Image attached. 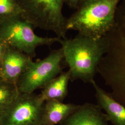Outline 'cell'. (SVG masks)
Instances as JSON below:
<instances>
[{
	"mask_svg": "<svg viewBox=\"0 0 125 125\" xmlns=\"http://www.w3.org/2000/svg\"></svg>",
	"mask_w": 125,
	"mask_h": 125,
	"instance_id": "e0dca14e",
	"label": "cell"
},
{
	"mask_svg": "<svg viewBox=\"0 0 125 125\" xmlns=\"http://www.w3.org/2000/svg\"><path fill=\"white\" fill-rule=\"evenodd\" d=\"M19 94L16 84L0 79V114L17 98Z\"/></svg>",
	"mask_w": 125,
	"mask_h": 125,
	"instance_id": "7c38bea8",
	"label": "cell"
},
{
	"mask_svg": "<svg viewBox=\"0 0 125 125\" xmlns=\"http://www.w3.org/2000/svg\"><path fill=\"white\" fill-rule=\"evenodd\" d=\"M8 46L5 41L0 38V61Z\"/></svg>",
	"mask_w": 125,
	"mask_h": 125,
	"instance_id": "9a60e30c",
	"label": "cell"
},
{
	"mask_svg": "<svg viewBox=\"0 0 125 125\" xmlns=\"http://www.w3.org/2000/svg\"><path fill=\"white\" fill-rule=\"evenodd\" d=\"M71 80L69 71L62 72L43 88L40 96L45 102L48 100H57L62 102L68 94V87Z\"/></svg>",
	"mask_w": 125,
	"mask_h": 125,
	"instance_id": "8fae6325",
	"label": "cell"
},
{
	"mask_svg": "<svg viewBox=\"0 0 125 125\" xmlns=\"http://www.w3.org/2000/svg\"><path fill=\"white\" fill-rule=\"evenodd\" d=\"M81 0H63V2L71 8L76 9Z\"/></svg>",
	"mask_w": 125,
	"mask_h": 125,
	"instance_id": "5bb4252c",
	"label": "cell"
},
{
	"mask_svg": "<svg viewBox=\"0 0 125 125\" xmlns=\"http://www.w3.org/2000/svg\"><path fill=\"white\" fill-rule=\"evenodd\" d=\"M95 90L97 105L105 112L113 125H125V107L116 101L94 80L91 83Z\"/></svg>",
	"mask_w": 125,
	"mask_h": 125,
	"instance_id": "9c48e42d",
	"label": "cell"
},
{
	"mask_svg": "<svg viewBox=\"0 0 125 125\" xmlns=\"http://www.w3.org/2000/svg\"><path fill=\"white\" fill-rule=\"evenodd\" d=\"M63 59L69 67L71 81L91 83L99 62L107 49L104 37L94 39L78 34L72 39H61Z\"/></svg>",
	"mask_w": 125,
	"mask_h": 125,
	"instance_id": "6da1fadb",
	"label": "cell"
},
{
	"mask_svg": "<svg viewBox=\"0 0 125 125\" xmlns=\"http://www.w3.org/2000/svg\"><path fill=\"white\" fill-rule=\"evenodd\" d=\"M79 105L72 103H64L57 100L45 101L42 124L59 125L72 115Z\"/></svg>",
	"mask_w": 125,
	"mask_h": 125,
	"instance_id": "30bf717a",
	"label": "cell"
},
{
	"mask_svg": "<svg viewBox=\"0 0 125 125\" xmlns=\"http://www.w3.org/2000/svg\"><path fill=\"white\" fill-rule=\"evenodd\" d=\"M106 114L97 104L86 103L59 125H108Z\"/></svg>",
	"mask_w": 125,
	"mask_h": 125,
	"instance_id": "ba28073f",
	"label": "cell"
},
{
	"mask_svg": "<svg viewBox=\"0 0 125 125\" xmlns=\"http://www.w3.org/2000/svg\"><path fill=\"white\" fill-rule=\"evenodd\" d=\"M63 59L62 48L51 52L45 58L30 61L27 70L16 83L20 93H33L43 88L50 81L62 72L61 63Z\"/></svg>",
	"mask_w": 125,
	"mask_h": 125,
	"instance_id": "5b68a950",
	"label": "cell"
},
{
	"mask_svg": "<svg viewBox=\"0 0 125 125\" xmlns=\"http://www.w3.org/2000/svg\"><path fill=\"white\" fill-rule=\"evenodd\" d=\"M22 16L21 11L14 0H0V18L2 21Z\"/></svg>",
	"mask_w": 125,
	"mask_h": 125,
	"instance_id": "4fadbf2b",
	"label": "cell"
},
{
	"mask_svg": "<svg viewBox=\"0 0 125 125\" xmlns=\"http://www.w3.org/2000/svg\"><path fill=\"white\" fill-rule=\"evenodd\" d=\"M120 0H81L77 10L67 19L68 30L79 34L100 39L114 25L115 13Z\"/></svg>",
	"mask_w": 125,
	"mask_h": 125,
	"instance_id": "7a4b0ae2",
	"label": "cell"
},
{
	"mask_svg": "<svg viewBox=\"0 0 125 125\" xmlns=\"http://www.w3.org/2000/svg\"><path fill=\"white\" fill-rule=\"evenodd\" d=\"M33 27L21 16L3 21L0 25V38L9 46L20 50L31 58L36 56V48L41 45H51L60 42L58 37L37 35Z\"/></svg>",
	"mask_w": 125,
	"mask_h": 125,
	"instance_id": "277c9868",
	"label": "cell"
},
{
	"mask_svg": "<svg viewBox=\"0 0 125 125\" xmlns=\"http://www.w3.org/2000/svg\"><path fill=\"white\" fill-rule=\"evenodd\" d=\"M31 60L20 50L8 46L0 61V79L16 84Z\"/></svg>",
	"mask_w": 125,
	"mask_h": 125,
	"instance_id": "52a82bcc",
	"label": "cell"
},
{
	"mask_svg": "<svg viewBox=\"0 0 125 125\" xmlns=\"http://www.w3.org/2000/svg\"><path fill=\"white\" fill-rule=\"evenodd\" d=\"M44 103L40 94L20 93L0 114V125H42Z\"/></svg>",
	"mask_w": 125,
	"mask_h": 125,
	"instance_id": "8992f818",
	"label": "cell"
},
{
	"mask_svg": "<svg viewBox=\"0 0 125 125\" xmlns=\"http://www.w3.org/2000/svg\"><path fill=\"white\" fill-rule=\"evenodd\" d=\"M2 22V20L0 19V24H1V23Z\"/></svg>",
	"mask_w": 125,
	"mask_h": 125,
	"instance_id": "2e32d148",
	"label": "cell"
},
{
	"mask_svg": "<svg viewBox=\"0 0 125 125\" xmlns=\"http://www.w3.org/2000/svg\"><path fill=\"white\" fill-rule=\"evenodd\" d=\"M22 17L34 27L54 32L65 39L67 19L62 13L63 0H14Z\"/></svg>",
	"mask_w": 125,
	"mask_h": 125,
	"instance_id": "3957f363",
	"label": "cell"
}]
</instances>
